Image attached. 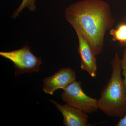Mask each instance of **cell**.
Instances as JSON below:
<instances>
[{
    "label": "cell",
    "mask_w": 126,
    "mask_h": 126,
    "mask_svg": "<svg viewBox=\"0 0 126 126\" xmlns=\"http://www.w3.org/2000/svg\"><path fill=\"white\" fill-rule=\"evenodd\" d=\"M66 20L89 44L96 56L103 49L106 32L115 21L110 5L103 0H83L65 9Z\"/></svg>",
    "instance_id": "1"
},
{
    "label": "cell",
    "mask_w": 126,
    "mask_h": 126,
    "mask_svg": "<svg viewBox=\"0 0 126 126\" xmlns=\"http://www.w3.org/2000/svg\"><path fill=\"white\" fill-rule=\"evenodd\" d=\"M110 78L98 99V108L108 116L122 118L126 114V89L122 77L121 60L115 54L111 62Z\"/></svg>",
    "instance_id": "2"
},
{
    "label": "cell",
    "mask_w": 126,
    "mask_h": 126,
    "mask_svg": "<svg viewBox=\"0 0 126 126\" xmlns=\"http://www.w3.org/2000/svg\"><path fill=\"white\" fill-rule=\"evenodd\" d=\"M81 84V82L76 80L70 83L63 89L61 98L68 105L92 114L99 109L98 99L87 95L82 89Z\"/></svg>",
    "instance_id": "3"
},
{
    "label": "cell",
    "mask_w": 126,
    "mask_h": 126,
    "mask_svg": "<svg viewBox=\"0 0 126 126\" xmlns=\"http://www.w3.org/2000/svg\"><path fill=\"white\" fill-rule=\"evenodd\" d=\"M0 55L13 63L16 76L25 73L39 72L41 64L43 63L41 59L35 56L27 45L20 49L1 52Z\"/></svg>",
    "instance_id": "4"
},
{
    "label": "cell",
    "mask_w": 126,
    "mask_h": 126,
    "mask_svg": "<svg viewBox=\"0 0 126 126\" xmlns=\"http://www.w3.org/2000/svg\"><path fill=\"white\" fill-rule=\"evenodd\" d=\"M76 79V73L73 69L69 67L62 68L53 75L44 79L43 91L47 94L53 95L56 90L64 89Z\"/></svg>",
    "instance_id": "5"
},
{
    "label": "cell",
    "mask_w": 126,
    "mask_h": 126,
    "mask_svg": "<svg viewBox=\"0 0 126 126\" xmlns=\"http://www.w3.org/2000/svg\"><path fill=\"white\" fill-rule=\"evenodd\" d=\"M63 116V126H89L87 113L78 109L68 105H63L50 99Z\"/></svg>",
    "instance_id": "6"
},
{
    "label": "cell",
    "mask_w": 126,
    "mask_h": 126,
    "mask_svg": "<svg viewBox=\"0 0 126 126\" xmlns=\"http://www.w3.org/2000/svg\"><path fill=\"white\" fill-rule=\"evenodd\" d=\"M79 40L78 52L81 59V69L86 71L92 78L96 77L97 64L96 55L86 39L76 33Z\"/></svg>",
    "instance_id": "7"
},
{
    "label": "cell",
    "mask_w": 126,
    "mask_h": 126,
    "mask_svg": "<svg viewBox=\"0 0 126 126\" xmlns=\"http://www.w3.org/2000/svg\"><path fill=\"white\" fill-rule=\"evenodd\" d=\"M110 34L112 41H118L121 46L126 47V22L120 23L116 29H111Z\"/></svg>",
    "instance_id": "8"
},
{
    "label": "cell",
    "mask_w": 126,
    "mask_h": 126,
    "mask_svg": "<svg viewBox=\"0 0 126 126\" xmlns=\"http://www.w3.org/2000/svg\"><path fill=\"white\" fill-rule=\"evenodd\" d=\"M35 2V0H23L20 5L14 11L12 18H16L19 16V13L26 7H27L31 11H34L36 9Z\"/></svg>",
    "instance_id": "9"
},
{
    "label": "cell",
    "mask_w": 126,
    "mask_h": 126,
    "mask_svg": "<svg viewBox=\"0 0 126 126\" xmlns=\"http://www.w3.org/2000/svg\"><path fill=\"white\" fill-rule=\"evenodd\" d=\"M117 126H126V114L122 117L117 124Z\"/></svg>",
    "instance_id": "10"
},
{
    "label": "cell",
    "mask_w": 126,
    "mask_h": 126,
    "mask_svg": "<svg viewBox=\"0 0 126 126\" xmlns=\"http://www.w3.org/2000/svg\"><path fill=\"white\" fill-rule=\"evenodd\" d=\"M124 77V82H125V86H126V73L123 74Z\"/></svg>",
    "instance_id": "11"
},
{
    "label": "cell",
    "mask_w": 126,
    "mask_h": 126,
    "mask_svg": "<svg viewBox=\"0 0 126 126\" xmlns=\"http://www.w3.org/2000/svg\"><path fill=\"white\" fill-rule=\"evenodd\" d=\"M123 19H124V21L126 22V14L124 16V18H123Z\"/></svg>",
    "instance_id": "12"
},
{
    "label": "cell",
    "mask_w": 126,
    "mask_h": 126,
    "mask_svg": "<svg viewBox=\"0 0 126 126\" xmlns=\"http://www.w3.org/2000/svg\"></svg>",
    "instance_id": "13"
}]
</instances>
